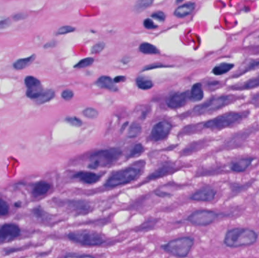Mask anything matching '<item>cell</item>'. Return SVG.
Instances as JSON below:
<instances>
[{"label":"cell","mask_w":259,"mask_h":258,"mask_svg":"<svg viewBox=\"0 0 259 258\" xmlns=\"http://www.w3.org/2000/svg\"><path fill=\"white\" fill-rule=\"evenodd\" d=\"M259 238L255 230L248 228H234L226 233L224 244L228 248H240L254 245Z\"/></svg>","instance_id":"6da1fadb"},{"label":"cell","mask_w":259,"mask_h":258,"mask_svg":"<svg viewBox=\"0 0 259 258\" xmlns=\"http://www.w3.org/2000/svg\"><path fill=\"white\" fill-rule=\"evenodd\" d=\"M249 115V112H227L204 124V128L212 130H220L239 124Z\"/></svg>","instance_id":"7a4b0ae2"},{"label":"cell","mask_w":259,"mask_h":258,"mask_svg":"<svg viewBox=\"0 0 259 258\" xmlns=\"http://www.w3.org/2000/svg\"><path fill=\"white\" fill-rule=\"evenodd\" d=\"M122 151L119 149L100 150L91 154L88 167L90 169L98 168H107L111 166L115 161L119 159Z\"/></svg>","instance_id":"3957f363"},{"label":"cell","mask_w":259,"mask_h":258,"mask_svg":"<svg viewBox=\"0 0 259 258\" xmlns=\"http://www.w3.org/2000/svg\"><path fill=\"white\" fill-rule=\"evenodd\" d=\"M140 169L136 168H128L118 171L107 179L105 186L107 188H114L131 183L140 176Z\"/></svg>","instance_id":"277c9868"},{"label":"cell","mask_w":259,"mask_h":258,"mask_svg":"<svg viewBox=\"0 0 259 258\" xmlns=\"http://www.w3.org/2000/svg\"><path fill=\"white\" fill-rule=\"evenodd\" d=\"M194 244V238L192 237H182L169 241V243L163 245L162 248L167 253L184 258L190 253Z\"/></svg>","instance_id":"5b68a950"},{"label":"cell","mask_w":259,"mask_h":258,"mask_svg":"<svg viewBox=\"0 0 259 258\" xmlns=\"http://www.w3.org/2000/svg\"><path fill=\"white\" fill-rule=\"evenodd\" d=\"M67 238L76 243L85 246H100L103 245L105 240L98 233L89 231L71 232L67 235Z\"/></svg>","instance_id":"8992f818"},{"label":"cell","mask_w":259,"mask_h":258,"mask_svg":"<svg viewBox=\"0 0 259 258\" xmlns=\"http://www.w3.org/2000/svg\"><path fill=\"white\" fill-rule=\"evenodd\" d=\"M232 98L229 96H219V97L212 98L205 102L203 104L195 106L193 110V112L197 115L211 114L215 112L219 109L222 108L231 103Z\"/></svg>","instance_id":"52a82bcc"},{"label":"cell","mask_w":259,"mask_h":258,"mask_svg":"<svg viewBox=\"0 0 259 258\" xmlns=\"http://www.w3.org/2000/svg\"><path fill=\"white\" fill-rule=\"evenodd\" d=\"M220 214L209 210H199L194 211L187 217V220L198 226H209L218 219Z\"/></svg>","instance_id":"ba28073f"},{"label":"cell","mask_w":259,"mask_h":258,"mask_svg":"<svg viewBox=\"0 0 259 258\" xmlns=\"http://www.w3.org/2000/svg\"><path fill=\"white\" fill-rule=\"evenodd\" d=\"M24 84L27 88L26 95L30 99L35 100L41 96L44 91L41 81L33 76L26 77L25 79H24Z\"/></svg>","instance_id":"9c48e42d"},{"label":"cell","mask_w":259,"mask_h":258,"mask_svg":"<svg viewBox=\"0 0 259 258\" xmlns=\"http://www.w3.org/2000/svg\"><path fill=\"white\" fill-rule=\"evenodd\" d=\"M19 226L14 223H6L0 228V243H7L13 241L20 236Z\"/></svg>","instance_id":"30bf717a"},{"label":"cell","mask_w":259,"mask_h":258,"mask_svg":"<svg viewBox=\"0 0 259 258\" xmlns=\"http://www.w3.org/2000/svg\"><path fill=\"white\" fill-rule=\"evenodd\" d=\"M172 128V124L168 121H160L154 125L153 128L151 129L150 138H151V140L155 141V142L162 140L169 136Z\"/></svg>","instance_id":"8fae6325"},{"label":"cell","mask_w":259,"mask_h":258,"mask_svg":"<svg viewBox=\"0 0 259 258\" xmlns=\"http://www.w3.org/2000/svg\"><path fill=\"white\" fill-rule=\"evenodd\" d=\"M216 194H217V192L215 189L211 186H205L190 196V199L193 201L211 202L215 199Z\"/></svg>","instance_id":"7c38bea8"},{"label":"cell","mask_w":259,"mask_h":258,"mask_svg":"<svg viewBox=\"0 0 259 258\" xmlns=\"http://www.w3.org/2000/svg\"><path fill=\"white\" fill-rule=\"evenodd\" d=\"M190 98L189 92H177L173 94L167 101V105L170 108L176 109L183 107L187 103V99Z\"/></svg>","instance_id":"4fadbf2b"},{"label":"cell","mask_w":259,"mask_h":258,"mask_svg":"<svg viewBox=\"0 0 259 258\" xmlns=\"http://www.w3.org/2000/svg\"><path fill=\"white\" fill-rule=\"evenodd\" d=\"M253 161H254V158H250V157L240 158V159L231 162L230 164V169L234 173H242L252 165Z\"/></svg>","instance_id":"5bb4252c"},{"label":"cell","mask_w":259,"mask_h":258,"mask_svg":"<svg viewBox=\"0 0 259 258\" xmlns=\"http://www.w3.org/2000/svg\"><path fill=\"white\" fill-rule=\"evenodd\" d=\"M76 179H78L82 181L83 183L86 184L92 185L97 183L100 179V175L96 173H91V172H86V171H81L78 173H75L74 176Z\"/></svg>","instance_id":"9a60e30c"},{"label":"cell","mask_w":259,"mask_h":258,"mask_svg":"<svg viewBox=\"0 0 259 258\" xmlns=\"http://www.w3.org/2000/svg\"><path fill=\"white\" fill-rule=\"evenodd\" d=\"M67 205L78 214H87L91 211L90 205L83 200H73L67 201Z\"/></svg>","instance_id":"2e32d148"},{"label":"cell","mask_w":259,"mask_h":258,"mask_svg":"<svg viewBox=\"0 0 259 258\" xmlns=\"http://www.w3.org/2000/svg\"><path fill=\"white\" fill-rule=\"evenodd\" d=\"M115 81H113L108 76H102L96 81V84L99 87L104 88L112 92H116L118 90V87L115 85Z\"/></svg>","instance_id":"e0dca14e"},{"label":"cell","mask_w":259,"mask_h":258,"mask_svg":"<svg viewBox=\"0 0 259 258\" xmlns=\"http://www.w3.org/2000/svg\"><path fill=\"white\" fill-rule=\"evenodd\" d=\"M195 3L194 2H187L184 5H180L174 11V15L179 19L187 17L194 12L195 9Z\"/></svg>","instance_id":"ac0fdd59"},{"label":"cell","mask_w":259,"mask_h":258,"mask_svg":"<svg viewBox=\"0 0 259 258\" xmlns=\"http://www.w3.org/2000/svg\"><path fill=\"white\" fill-rule=\"evenodd\" d=\"M174 169L173 164L171 163H166V164L162 165L161 168H158L157 171H155L154 173H151L147 179L148 180H152V179H156L158 178L162 177L165 175L169 174Z\"/></svg>","instance_id":"d6986e66"},{"label":"cell","mask_w":259,"mask_h":258,"mask_svg":"<svg viewBox=\"0 0 259 258\" xmlns=\"http://www.w3.org/2000/svg\"><path fill=\"white\" fill-rule=\"evenodd\" d=\"M50 189V184L47 182H39L34 186L33 194L35 197L43 196L44 194H46Z\"/></svg>","instance_id":"ffe728a7"},{"label":"cell","mask_w":259,"mask_h":258,"mask_svg":"<svg viewBox=\"0 0 259 258\" xmlns=\"http://www.w3.org/2000/svg\"><path fill=\"white\" fill-rule=\"evenodd\" d=\"M203 97L204 92L202 90V84H194L190 91V99L193 102H199L203 99Z\"/></svg>","instance_id":"44dd1931"},{"label":"cell","mask_w":259,"mask_h":258,"mask_svg":"<svg viewBox=\"0 0 259 258\" xmlns=\"http://www.w3.org/2000/svg\"><path fill=\"white\" fill-rule=\"evenodd\" d=\"M35 59L36 55L33 54L32 56H30L29 57L18 59L17 61H15V63L13 64L14 68L15 70H23V69L30 66V64H32Z\"/></svg>","instance_id":"7402d4cb"},{"label":"cell","mask_w":259,"mask_h":258,"mask_svg":"<svg viewBox=\"0 0 259 258\" xmlns=\"http://www.w3.org/2000/svg\"><path fill=\"white\" fill-rule=\"evenodd\" d=\"M55 97V92L52 89H47L43 92L41 96L35 99V102L37 104L42 105L44 103H48L49 101L52 100Z\"/></svg>","instance_id":"603a6c76"},{"label":"cell","mask_w":259,"mask_h":258,"mask_svg":"<svg viewBox=\"0 0 259 258\" xmlns=\"http://www.w3.org/2000/svg\"><path fill=\"white\" fill-rule=\"evenodd\" d=\"M233 67H234V65L232 64L221 63V64L216 66L213 70H212V72L215 75H222V74H226V73L230 71Z\"/></svg>","instance_id":"cb8c5ba5"},{"label":"cell","mask_w":259,"mask_h":258,"mask_svg":"<svg viewBox=\"0 0 259 258\" xmlns=\"http://www.w3.org/2000/svg\"><path fill=\"white\" fill-rule=\"evenodd\" d=\"M154 0H137V2L135 4L134 10L137 13L143 12L148 9L149 7L151 6Z\"/></svg>","instance_id":"d4e9b609"},{"label":"cell","mask_w":259,"mask_h":258,"mask_svg":"<svg viewBox=\"0 0 259 258\" xmlns=\"http://www.w3.org/2000/svg\"><path fill=\"white\" fill-rule=\"evenodd\" d=\"M140 51L143 54H148V55H155V54H158L160 52L155 45L147 43H142L140 45Z\"/></svg>","instance_id":"484cf974"},{"label":"cell","mask_w":259,"mask_h":258,"mask_svg":"<svg viewBox=\"0 0 259 258\" xmlns=\"http://www.w3.org/2000/svg\"><path fill=\"white\" fill-rule=\"evenodd\" d=\"M136 84H137L140 89H143V90L151 89L153 86V84L150 80L147 79V78L143 77H138L136 79Z\"/></svg>","instance_id":"4316f807"},{"label":"cell","mask_w":259,"mask_h":258,"mask_svg":"<svg viewBox=\"0 0 259 258\" xmlns=\"http://www.w3.org/2000/svg\"><path fill=\"white\" fill-rule=\"evenodd\" d=\"M142 128L140 124L133 123L130 127L129 130H128V137L136 138V136H138L140 134Z\"/></svg>","instance_id":"83f0119b"},{"label":"cell","mask_w":259,"mask_h":258,"mask_svg":"<svg viewBox=\"0 0 259 258\" xmlns=\"http://www.w3.org/2000/svg\"><path fill=\"white\" fill-rule=\"evenodd\" d=\"M144 147L143 145L136 144L132 148V150L130 151L129 154H128V158H136L139 157L140 154L144 152Z\"/></svg>","instance_id":"f1b7e54d"},{"label":"cell","mask_w":259,"mask_h":258,"mask_svg":"<svg viewBox=\"0 0 259 258\" xmlns=\"http://www.w3.org/2000/svg\"><path fill=\"white\" fill-rule=\"evenodd\" d=\"M259 75L258 77L253 78V79L249 80L247 82L245 83L242 86H241L239 89H251L253 88L259 87Z\"/></svg>","instance_id":"f546056e"},{"label":"cell","mask_w":259,"mask_h":258,"mask_svg":"<svg viewBox=\"0 0 259 258\" xmlns=\"http://www.w3.org/2000/svg\"><path fill=\"white\" fill-rule=\"evenodd\" d=\"M93 62H94V59L93 58H86V59L80 61L78 64L74 65V67L75 68H85V67H89L91 64H93Z\"/></svg>","instance_id":"4dcf8cb0"},{"label":"cell","mask_w":259,"mask_h":258,"mask_svg":"<svg viewBox=\"0 0 259 258\" xmlns=\"http://www.w3.org/2000/svg\"><path fill=\"white\" fill-rule=\"evenodd\" d=\"M83 114L88 118L90 119H95L99 115V112L96 111V109L93 108H87L85 109V111H83Z\"/></svg>","instance_id":"1f68e13d"},{"label":"cell","mask_w":259,"mask_h":258,"mask_svg":"<svg viewBox=\"0 0 259 258\" xmlns=\"http://www.w3.org/2000/svg\"><path fill=\"white\" fill-rule=\"evenodd\" d=\"M9 213V205L5 200L0 198V216H6Z\"/></svg>","instance_id":"d6a6232c"},{"label":"cell","mask_w":259,"mask_h":258,"mask_svg":"<svg viewBox=\"0 0 259 258\" xmlns=\"http://www.w3.org/2000/svg\"><path fill=\"white\" fill-rule=\"evenodd\" d=\"M65 121L68 123V124H71V126L76 127V128H79L83 124L82 121L76 117H66Z\"/></svg>","instance_id":"836d02e7"},{"label":"cell","mask_w":259,"mask_h":258,"mask_svg":"<svg viewBox=\"0 0 259 258\" xmlns=\"http://www.w3.org/2000/svg\"><path fill=\"white\" fill-rule=\"evenodd\" d=\"M74 30H75V28L71 27V26H63V27H60V28L57 30L56 34H57V35H65V34L74 32Z\"/></svg>","instance_id":"e575fe53"},{"label":"cell","mask_w":259,"mask_h":258,"mask_svg":"<svg viewBox=\"0 0 259 258\" xmlns=\"http://www.w3.org/2000/svg\"><path fill=\"white\" fill-rule=\"evenodd\" d=\"M62 97L66 101H69L74 97V92L71 89H65L62 92Z\"/></svg>","instance_id":"d590c367"},{"label":"cell","mask_w":259,"mask_h":258,"mask_svg":"<svg viewBox=\"0 0 259 258\" xmlns=\"http://www.w3.org/2000/svg\"><path fill=\"white\" fill-rule=\"evenodd\" d=\"M143 25H144V27H146V28L149 29V30L155 29L157 27V26L155 25L154 22L150 19H146V20L144 21V22H143Z\"/></svg>","instance_id":"8d00e7d4"},{"label":"cell","mask_w":259,"mask_h":258,"mask_svg":"<svg viewBox=\"0 0 259 258\" xmlns=\"http://www.w3.org/2000/svg\"><path fill=\"white\" fill-rule=\"evenodd\" d=\"M105 43H96L94 46L93 47L92 49V52L93 53H100V52L103 51V49H104Z\"/></svg>","instance_id":"74e56055"},{"label":"cell","mask_w":259,"mask_h":258,"mask_svg":"<svg viewBox=\"0 0 259 258\" xmlns=\"http://www.w3.org/2000/svg\"><path fill=\"white\" fill-rule=\"evenodd\" d=\"M156 223L157 222L154 220H149V221L146 222L143 226H140V230H143H143H147V227H150V229L153 228Z\"/></svg>","instance_id":"f35d334b"},{"label":"cell","mask_w":259,"mask_h":258,"mask_svg":"<svg viewBox=\"0 0 259 258\" xmlns=\"http://www.w3.org/2000/svg\"><path fill=\"white\" fill-rule=\"evenodd\" d=\"M11 25V21L9 19H3L0 20V30L8 28Z\"/></svg>","instance_id":"ab89813d"},{"label":"cell","mask_w":259,"mask_h":258,"mask_svg":"<svg viewBox=\"0 0 259 258\" xmlns=\"http://www.w3.org/2000/svg\"><path fill=\"white\" fill-rule=\"evenodd\" d=\"M151 17L159 21V22H164L165 19V15L162 12H157L155 13L152 14Z\"/></svg>","instance_id":"60d3db41"},{"label":"cell","mask_w":259,"mask_h":258,"mask_svg":"<svg viewBox=\"0 0 259 258\" xmlns=\"http://www.w3.org/2000/svg\"><path fill=\"white\" fill-rule=\"evenodd\" d=\"M66 258H93L92 255H76V254H68L65 255Z\"/></svg>","instance_id":"b9f144b4"},{"label":"cell","mask_w":259,"mask_h":258,"mask_svg":"<svg viewBox=\"0 0 259 258\" xmlns=\"http://www.w3.org/2000/svg\"><path fill=\"white\" fill-rule=\"evenodd\" d=\"M27 17V15H24V13H18L16 15H14L13 19L15 21H20L23 20V19H25Z\"/></svg>","instance_id":"7bdbcfd3"},{"label":"cell","mask_w":259,"mask_h":258,"mask_svg":"<svg viewBox=\"0 0 259 258\" xmlns=\"http://www.w3.org/2000/svg\"><path fill=\"white\" fill-rule=\"evenodd\" d=\"M124 81H125V77H123V76H119V77H115V80H114L115 83H119Z\"/></svg>","instance_id":"ee69618b"},{"label":"cell","mask_w":259,"mask_h":258,"mask_svg":"<svg viewBox=\"0 0 259 258\" xmlns=\"http://www.w3.org/2000/svg\"><path fill=\"white\" fill-rule=\"evenodd\" d=\"M128 124V123L127 122V123H125V124H124V126L122 127V128H121V132H122V131H123V129H124V130H125V128H126V127H127V124Z\"/></svg>","instance_id":"f6af8a7d"},{"label":"cell","mask_w":259,"mask_h":258,"mask_svg":"<svg viewBox=\"0 0 259 258\" xmlns=\"http://www.w3.org/2000/svg\"><path fill=\"white\" fill-rule=\"evenodd\" d=\"M183 1H184V0H176V2H177V3H180V2H183Z\"/></svg>","instance_id":"bcb514c9"}]
</instances>
